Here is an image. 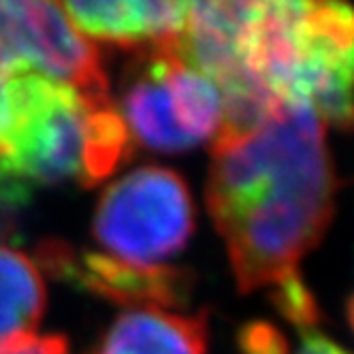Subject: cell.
<instances>
[{"label": "cell", "mask_w": 354, "mask_h": 354, "mask_svg": "<svg viewBox=\"0 0 354 354\" xmlns=\"http://www.w3.org/2000/svg\"><path fill=\"white\" fill-rule=\"evenodd\" d=\"M335 190L324 124L310 107L286 105L245 133L216 135L205 203L241 292L297 275L333 218Z\"/></svg>", "instance_id": "obj_1"}, {"label": "cell", "mask_w": 354, "mask_h": 354, "mask_svg": "<svg viewBox=\"0 0 354 354\" xmlns=\"http://www.w3.org/2000/svg\"><path fill=\"white\" fill-rule=\"evenodd\" d=\"M86 109L88 100L71 86L17 68L0 113V171L30 188L80 182Z\"/></svg>", "instance_id": "obj_2"}, {"label": "cell", "mask_w": 354, "mask_h": 354, "mask_svg": "<svg viewBox=\"0 0 354 354\" xmlns=\"http://www.w3.org/2000/svg\"><path fill=\"white\" fill-rule=\"evenodd\" d=\"M92 233L115 259L156 265L182 252L194 233V201L182 175L141 167L100 194Z\"/></svg>", "instance_id": "obj_3"}, {"label": "cell", "mask_w": 354, "mask_h": 354, "mask_svg": "<svg viewBox=\"0 0 354 354\" xmlns=\"http://www.w3.org/2000/svg\"><path fill=\"white\" fill-rule=\"evenodd\" d=\"M0 47L11 60L77 90L88 103L111 98L98 49L73 28L60 5L0 0Z\"/></svg>", "instance_id": "obj_4"}, {"label": "cell", "mask_w": 354, "mask_h": 354, "mask_svg": "<svg viewBox=\"0 0 354 354\" xmlns=\"http://www.w3.org/2000/svg\"><path fill=\"white\" fill-rule=\"evenodd\" d=\"M37 263L64 284L133 310L184 308L194 286L188 269L126 263L115 257L82 252L62 239L41 241Z\"/></svg>", "instance_id": "obj_5"}, {"label": "cell", "mask_w": 354, "mask_h": 354, "mask_svg": "<svg viewBox=\"0 0 354 354\" xmlns=\"http://www.w3.org/2000/svg\"><path fill=\"white\" fill-rule=\"evenodd\" d=\"M120 109L133 141L143 147L160 154H180L194 147L175 118L160 43L139 49L126 66Z\"/></svg>", "instance_id": "obj_6"}, {"label": "cell", "mask_w": 354, "mask_h": 354, "mask_svg": "<svg viewBox=\"0 0 354 354\" xmlns=\"http://www.w3.org/2000/svg\"><path fill=\"white\" fill-rule=\"evenodd\" d=\"M60 9L82 37L118 47H149L175 39L188 17V3L180 0H73Z\"/></svg>", "instance_id": "obj_7"}, {"label": "cell", "mask_w": 354, "mask_h": 354, "mask_svg": "<svg viewBox=\"0 0 354 354\" xmlns=\"http://www.w3.org/2000/svg\"><path fill=\"white\" fill-rule=\"evenodd\" d=\"M90 354H207V314L129 310L115 318Z\"/></svg>", "instance_id": "obj_8"}, {"label": "cell", "mask_w": 354, "mask_h": 354, "mask_svg": "<svg viewBox=\"0 0 354 354\" xmlns=\"http://www.w3.org/2000/svg\"><path fill=\"white\" fill-rule=\"evenodd\" d=\"M45 301V284L37 263L0 243V348L35 335Z\"/></svg>", "instance_id": "obj_9"}, {"label": "cell", "mask_w": 354, "mask_h": 354, "mask_svg": "<svg viewBox=\"0 0 354 354\" xmlns=\"http://www.w3.org/2000/svg\"><path fill=\"white\" fill-rule=\"evenodd\" d=\"M133 137L113 100L88 103L80 184L94 188L133 158Z\"/></svg>", "instance_id": "obj_10"}, {"label": "cell", "mask_w": 354, "mask_h": 354, "mask_svg": "<svg viewBox=\"0 0 354 354\" xmlns=\"http://www.w3.org/2000/svg\"><path fill=\"white\" fill-rule=\"evenodd\" d=\"M271 299L275 303V308L280 310V314L288 322L299 326L303 333H310V328H314L320 320L316 301L310 288L303 284L299 273L292 277H286L280 284H275L271 290Z\"/></svg>", "instance_id": "obj_11"}, {"label": "cell", "mask_w": 354, "mask_h": 354, "mask_svg": "<svg viewBox=\"0 0 354 354\" xmlns=\"http://www.w3.org/2000/svg\"><path fill=\"white\" fill-rule=\"evenodd\" d=\"M32 188L19 177L0 171V239L17 235V216L30 203Z\"/></svg>", "instance_id": "obj_12"}, {"label": "cell", "mask_w": 354, "mask_h": 354, "mask_svg": "<svg viewBox=\"0 0 354 354\" xmlns=\"http://www.w3.org/2000/svg\"><path fill=\"white\" fill-rule=\"evenodd\" d=\"M239 348L243 354H286V342L275 326L267 322L245 324L239 333Z\"/></svg>", "instance_id": "obj_13"}, {"label": "cell", "mask_w": 354, "mask_h": 354, "mask_svg": "<svg viewBox=\"0 0 354 354\" xmlns=\"http://www.w3.org/2000/svg\"><path fill=\"white\" fill-rule=\"evenodd\" d=\"M0 354H68V342L64 335H28L0 348Z\"/></svg>", "instance_id": "obj_14"}, {"label": "cell", "mask_w": 354, "mask_h": 354, "mask_svg": "<svg viewBox=\"0 0 354 354\" xmlns=\"http://www.w3.org/2000/svg\"><path fill=\"white\" fill-rule=\"evenodd\" d=\"M299 354H350V352L320 333H306V342H303Z\"/></svg>", "instance_id": "obj_15"}, {"label": "cell", "mask_w": 354, "mask_h": 354, "mask_svg": "<svg viewBox=\"0 0 354 354\" xmlns=\"http://www.w3.org/2000/svg\"><path fill=\"white\" fill-rule=\"evenodd\" d=\"M348 320H350V326H352V331H354V295L348 301Z\"/></svg>", "instance_id": "obj_16"}]
</instances>
